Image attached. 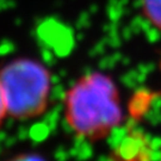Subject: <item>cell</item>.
<instances>
[{"mask_svg": "<svg viewBox=\"0 0 161 161\" xmlns=\"http://www.w3.org/2000/svg\"><path fill=\"white\" fill-rule=\"evenodd\" d=\"M10 161H46L42 156L36 154H22L11 159Z\"/></svg>", "mask_w": 161, "mask_h": 161, "instance_id": "277c9868", "label": "cell"}, {"mask_svg": "<svg viewBox=\"0 0 161 161\" xmlns=\"http://www.w3.org/2000/svg\"><path fill=\"white\" fill-rule=\"evenodd\" d=\"M7 115L30 119L44 112L50 93L49 72L38 62L14 60L0 70Z\"/></svg>", "mask_w": 161, "mask_h": 161, "instance_id": "7a4b0ae2", "label": "cell"}, {"mask_svg": "<svg viewBox=\"0 0 161 161\" xmlns=\"http://www.w3.org/2000/svg\"><path fill=\"white\" fill-rule=\"evenodd\" d=\"M64 116L78 136L91 141L106 137L122 121L115 82L98 72L82 76L66 94Z\"/></svg>", "mask_w": 161, "mask_h": 161, "instance_id": "6da1fadb", "label": "cell"}, {"mask_svg": "<svg viewBox=\"0 0 161 161\" xmlns=\"http://www.w3.org/2000/svg\"><path fill=\"white\" fill-rule=\"evenodd\" d=\"M147 16L154 24L161 28V0H143Z\"/></svg>", "mask_w": 161, "mask_h": 161, "instance_id": "3957f363", "label": "cell"}, {"mask_svg": "<svg viewBox=\"0 0 161 161\" xmlns=\"http://www.w3.org/2000/svg\"><path fill=\"white\" fill-rule=\"evenodd\" d=\"M7 110H6L5 98H4V92H3V87H1V82H0V125L5 118Z\"/></svg>", "mask_w": 161, "mask_h": 161, "instance_id": "5b68a950", "label": "cell"}]
</instances>
